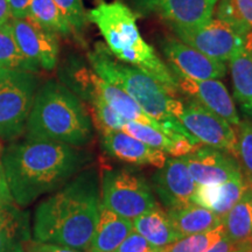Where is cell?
Wrapping results in <instances>:
<instances>
[{"label": "cell", "instance_id": "obj_34", "mask_svg": "<svg viewBox=\"0 0 252 252\" xmlns=\"http://www.w3.org/2000/svg\"><path fill=\"white\" fill-rule=\"evenodd\" d=\"M12 204H14V201L11 191H9L1 162H0V210L12 206Z\"/></svg>", "mask_w": 252, "mask_h": 252}, {"label": "cell", "instance_id": "obj_28", "mask_svg": "<svg viewBox=\"0 0 252 252\" xmlns=\"http://www.w3.org/2000/svg\"><path fill=\"white\" fill-rule=\"evenodd\" d=\"M0 69L39 71V69L32 64L19 49L11 28V21L0 24Z\"/></svg>", "mask_w": 252, "mask_h": 252}, {"label": "cell", "instance_id": "obj_40", "mask_svg": "<svg viewBox=\"0 0 252 252\" xmlns=\"http://www.w3.org/2000/svg\"><path fill=\"white\" fill-rule=\"evenodd\" d=\"M247 182L250 189V195H251V206H252V176H247Z\"/></svg>", "mask_w": 252, "mask_h": 252}, {"label": "cell", "instance_id": "obj_11", "mask_svg": "<svg viewBox=\"0 0 252 252\" xmlns=\"http://www.w3.org/2000/svg\"><path fill=\"white\" fill-rule=\"evenodd\" d=\"M11 28L19 49L32 64L39 70H53L55 68L60 53L55 33L40 26L30 15L12 18Z\"/></svg>", "mask_w": 252, "mask_h": 252}, {"label": "cell", "instance_id": "obj_30", "mask_svg": "<svg viewBox=\"0 0 252 252\" xmlns=\"http://www.w3.org/2000/svg\"><path fill=\"white\" fill-rule=\"evenodd\" d=\"M237 159L247 176H252V122L243 121L237 126Z\"/></svg>", "mask_w": 252, "mask_h": 252}, {"label": "cell", "instance_id": "obj_22", "mask_svg": "<svg viewBox=\"0 0 252 252\" xmlns=\"http://www.w3.org/2000/svg\"><path fill=\"white\" fill-rule=\"evenodd\" d=\"M30 241L28 214L15 203L0 210V252H26Z\"/></svg>", "mask_w": 252, "mask_h": 252}, {"label": "cell", "instance_id": "obj_16", "mask_svg": "<svg viewBox=\"0 0 252 252\" xmlns=\"http://www.w3.org/2000/svg\"><path fill=\"white\" fill-rule=\"evenodd\" d=\"M103 150L110 157L131 165H150L161 168L167 156L124 131H108L102 133Z\"/></svg>", "mask_w": 252, "mask_h": 252}, {"label": "cell", "instance_id": "obj_27", "mask_svg": "<svg viewBox=\"0 0 252 252\" xmlns=\"http://www.w3.org/2000/svg\"><path fill=\"white\" fill-rule=\"evenodd\" d=\"M28 15L56 35L67 36L74 32L54 0H32Z\"/></svg>", "mask_w": 252, "mask_h": 252}, {"label": "cell", "instance_id": "obj_33", "mask_svg": "<svg viewBox=\"0 0 252 252\" xmlns=\"http://www.w3.org/2000/svg\"><path fill=\"white\" fill-rule=\"evenodd\" d=\"M26 252H84L80 250H75L61 245L40 243V242H28L26 244Z\"/></svg>", "mask_w": 252, "mask_h": 252}, {"label": "cell", "instance_id": "obj_19", "mask_svg": "<svg viewBox=\"0 0 252 252\" xmlns=\"http://www.w3.org/2000/svg\"><path fill=\"white\" fill-rule=\"evenodd\" d=\"M122 131L153 149L162 151L166 154H171L173 158L184 157L201 146V144L196 140L188 139L182 135L172 137L152 126L134 122H126Z\"/></svg>", "mask_w": 252, "mask_h": 252}, {"label": "cell", "instance_id": "obj_39", "mask_svg": "<svg viewBox=\"0 0 252 252\" xmlns=\"http://www.w3.org/2000/svg\"><path fill=\"white\" fill-rule=\"evenodd\" d=\"M234 252H252V245H238Z\"/></svg>", "mask_w": 252, "mask_h": 252}, {"label": "cell", "instance_id": "obj_12", "mask_svg": "<svg viewBox=\"0 0 252 252\" xmlns=\"http://www.w3.org/2000/svg\"><path fill=\"white\" fill-rule=\"evenodd\" d=\"M160 47L168 61V67L175 74L191 80H220L225 76L224 62L204 55L178 37H165Z\"/></svg>", "mask_w": 252, "mask_h": 252}, {"label": "cell", "instance_id": "obj_21", "mask_svg": "<svg viewBox=\"0 0 252 252\" xmlns=\"http://www.w3.org/2000/svg\"><path fill=\"white\" fill-rule=\"evenodd\" d=\"M133 230L146 239L152 247L165 249L181 238L161 208L150 210L132 220Z\"/></svg>", "mask_w": 252, "mask_h": 252}, {"label": "cell", "instance_id": "obj_5", "mask_svg": "<svg viewBox=\"0 0 252 252\" xmlns=\"http://www.w3.org/2000/svg\"><path fill=\"white\" fill-rule=\"evenodd\" d=\"M26 139L52 140L81 147L93 138V123L76 94L48 81L36 91L26 124Z\"/></svg>", "mask_w": 252, "mask_h": 252}, {"label": "cell", "instance_id": "obj_36", "mask_svg": "<svg viewBox=\"0 0 252 252\" xmlns=\"http://www.w3.org/2000/svg\"><path fill=\"white\" fill-rule=\"evenodd\" d=\"M237 248L238 245L231 243V242L224 236V237L220 239L215 245H213V247L206 252H234Z\"/></svg>", "mask_w": 252, "mask_h": 252}, {"label": "cell", "instance_id": "obj_24", "mask_svg": "<svg viewBox=\"0 0 252 252\" xmlns=\"http://www.w3.org/2000/svg\"><path fill=\"white\" fill-rule=\"evenodd\" d=\"M222 225L225 237L231 243L252 245V206L248 182L241 200L222 219Z\"/></svg>", "mask_w": 252, "mask_h": 252}, {"label": "cell", "instance_id": "obj_35", "mask_svg": "<svg viewBox=\"0 0 252 252\" xmlns=\"http://www.w3.org/2000/svg\"><path fill=\"white\" fill-rule=\"evenodd\" d=\"M12 18H25L30 14L32 0H7Z\"/></svg>", "mask_w": 252, "mask_h": 252}, {"label": "cell", "instance_id": "obj_37", "mask_svg": "<svg viewBox=\"0 0 252 252\" xmlns=\"http://www.w3.org/2000/svg\"><path fill=\"white\" fill-rule=\"evenodd\" d=\"M12 19L7 0H0V24L9 23Z\"/></svg>", "mask_w": 252, "mask_h": 252}, {"label": "cell", "instance_id": "obj_42", "mask_svg": "<svg viewBox=\"0 0 252 252\" xmlns=\"http://www.w3.org/2000/svg\"><path fill=\"white\" fill-rule=\"evenodd\" d=\"M1 152H2V149H1V144H0V157H1Z\"/></svg>", "mask_w": 252, "mask_h": 252}, {"label": "cell", "instance_id": "obj_25", "mask_svg": "<svg viewBox=\"0 0 252 252\" xmlns=\"http://www.w3.org/2000/svg\"><path fill=\"white\" fill-rule=\"evenodd\" d=\"M229 70L236 100L241 105L252 102V39L229 60Z\"/></svg>", "mask_w": 252, "mask_h": 252}, {"label": "cell", "instance_id": "obj_4", "mask_svg": "<svg viewBox=\"0 0 252 252\" xmlns=\"http://www.w3.org/2000/svg\"><path fill=\"white\" fill-rule=\"evenodd\" d=\"M88 60L97 76L127 94L147 115L165 125L169 132L196 140L176 119L182 109V99L161 83L138 68L119 61L100 42L89 52Z\"/></svg>", "mask_w": 252, "mask_h": 252}, {"label": "cell", "instance_id": "obj_18", "mask_svg": "<svg viewBox=\"0 0 252 252\" xmlns=\"http://www.w3.org/2000/svg\"><path fill=\"white\" fill-rule=\"evenodd\" d=\"M94 86L97 93L100 94V97H102V98L105 100V102L108 103L119 116H122L125 121L152 126V127H156L158 130L165 132V133L172 135V137H180L181 135L169 132L166 128L165 125H162L161 123H159L154 118L151 117V116L147 115V113L145 112L127 94L124 93V91L121 89H118L117 87L108 83L106 81L102 80V78L97 76L96 74H94ZM182 137H184V135H182Z\"/></svg>", "mask_w": 252, "mask_h": 252}, {"label": "cell", "instance_id": "obj_15", "mask_svg": "<svg viewBox=\"0 0 252 252\" xmlns=\"http://www.w3.org/2000/svg\"><path fill=\"white\" fill-rule=\"evenodd\" d=\"M175 76L179 93L181 91L190 99L196 100L234 127L239 125L241 118L236 110L234 98L220 80H191L180 74H175Z\"/></svg>", "mask_w": 252, "mask_h": 252}, {"label": "cell", "instance_id": "obj_9", "mask_svg": "<svg viewBox=\"0 0 252 252\" xmlns=\"http://www.w3.org/2000/svg\"><path fill=\"white\" fill-rule=\"evenodd\" d=\"M171 30L186 45L224 63L243 49L249 41L248 37L217 18H212L201 26H171Z\"/></svg>", "mask_w": 252, "mask_h": 252}, {"label": "cell", "instance_id": "obj_6", "mask_svg": "<svg viewBox=\"0 0 252 252\" xmlns=\"http://www.w3.org/2000/svg\"><path fill=\"white\" fill-rule=\"evenodd\" d=\"M100 206L130 220L159 207L147 181L126 168L104 173L100 182Z\"/></svg>", "mask_w": 252, "mask_h": 252}, {"label": "cell", "instance_id": "obj_13", "mask_svg": "<svg viewBox=\"0 0 252 252\" xmlns=\"http://www.w3.org/2000/svg\"><path fill=\"white\" fill-rule=\"evenodd\" d=\"M154 191L166 209H175L191 203L197 184L189 173L182 157L167 159L152 178Z\"/></svg>", "mask_w": 252, "mask_h": 252}, {"label": "cell", "instance_id": "obj_8", "mask_svg": "<svg viewBox=\"0 0 252 252\" xmlns=\"http://www.w3.org/2000/svg\"><path fill=\"white\" fill-rule=\"evenodd\" d=\"M178 122L201 145L223 151L237 159V137L234 126L194 99L182 100Z\"/></svg>", "mask_w": 252, "mask_h": 252}, {"label": "cell", "instance_id": "obj_32", "mask_svg": "<svg viewBox=\"0 0 252 252\" xmlns=\"http://www.w3.org/2000/svg\"><path fill=\"white\" fill-rule=\"evenodd\" d=\"M157 250H159V249L152 247L138 232L132 231L112 252H154Z\"/></svg>", "mask_w": 252, "mask_h": 252}, {"label": "cell", "instance_id": "obj_29", "mask_svg": "<svg viewBox=\"0 0 252 252\" xmlns=\"http://www.w3.org/2000/svg\"><path fill=\"white\" fill-rule=\"evenodd\" d=\"M224 236V228L220 224L215 229L202 234H195L180 238L175 243L167 247L166 252H206Z\"/></svg>", "mask_w": 252, "mask_h": 252}, {"label": "cell", "instance_id": "obj_14", "mask_svg": "<svg viewBox=\"0 0 252 252\" xmlns=\"http://www.w3.org/2000/svg\"><path fill=\"white\" fill-rule=\"evenodd\" d=\"M182 159L198 186L222 184L242 172L238 159L204 145L186 154Z\"/></svg>", "mask_w": 252, "mask_h": 252}, {"label": "cell", "instance_id": "obj_38", "mask_svg": "<svg viewBox=\"0 0 252 252\" xmlns=\"http://www.w3.org/2000/svg\"><path fill=\"white\" fill-rule=\"evenodd\" d=\"M242 110H243L245 115H248L252 119V102L245 104V105H242Z\"/></svg>", "mask_w": 252, "mask_h": 252}, {"label": "cell", "instance_id": "obj_23", "mask_svg": "<svg viewBox=\"0 0 252 252\" xmlns=\"http://www.w3.org/2000/svg\"><path fill=\"white\" fill-rule=\"evenodd\" d=\"M166 214L181 238L202 234L222 224L220 216L194 203L175 209H166Z\"/></svg>", "mask_w": 252, "mask_h": 252}, {"label": "cell", "instance_id": "obj_20", "mask_svg": "<svg viewBox=\"0 0 252 252\" xmlns=\"http://www.w3.org/2000/svg\"><path fill=\"white\" fill-rule=\"evenodd\" d=\"M133 230L132 220L100 206L99 220L88 252H112Z\"/></svg>", "mask_w": 252, "mask_h": 252}, {"label": "cell", "instance_id": "obj_26", "mask_svg": "<svg viewBox=\"0 0 252 252\" xmlns=\"http://www.w3.org/2000/svg\"><path fill=\"white\" fill-rule=\"evenodd\" d=\"M216 18L252 39V0H219Z\"/></svg>", "mask_w": 252, "mask_h": 252}, {"label": "cell", "instance_id": "obj_31", "mask_svg": "<svg viewBox=\"0 0 252 252\" xmlns=\"http://www.w3.org/2000/svg\"><path fill=\"white\" fill-rule=\"evenodd\" d=\"M56 6L67 19L72 31L82 33L88 23V12L82 0H54Z\"/></svg>", "mask_w": 252, "mask_h": 252}, {"label": "cell", "instance_id": "obj_2", "mask_svg": "<svg viewBox=\"0 0 252 252\" xmlns=\"http://www.w3.org/2000/svg\"><path fill=\"white\" fill-rule=\"evenodd\" d=\"M99 213L98 174L94 168L86 169L36 207L34 239L40 243L88 251Z\"/></svg>", "mask_w": 252, "mask_h": 252}, {"label": "cell", "instance_id": "obj_7", "mask_svg": "<svg viewBox=\"0 0 252 252\" xmlns=\"http://www.w3.org/2000/svg\"><path fill=\"white\" fill-rule=\"evenodd\" d=\"M36 91L35 72L0 69V138L13 140L25 131Z\"/></svg>", "mask_w": 252, "mask_h": 252}, {"label": "cell", "instance_id": "obj_17", "mask_svg": "<svg viewBox=\"0 0 252 252\" xmlns=\"http://www.w3.org/2000/svg\"><path fill=\"white\" fill-rule=\"evenodd\" d=\"M245 188H247V180L243 172H241L222 184L197 185L191 196V203L206 208L223 219L229 213V210L241 200Z\"/></svg>", "mask_w": 252, "mask_h": 252}, {"label": "cell", "instance_id": "obj_10", "mask_svg": "<svg viewBox=\"0 0 252 252\" xmlns=\"http://www.w3.org/2000/svg\"><path fill=\"white\" fill-rule=\"evenodd\" d=\"M140 14L157 17L169 27H196L214 18L219 0H130Z\"/></svg>", "mask_w": 252, "mask_h": 252}, {"label": "cell", "instance_id": "obj_3", "mask_svg": "<svg viewBox=\"0 0 252 252\" xmlns=\"http://www.w3.org/2000/svg\"><path fill=\"white\" fill-rule=\"evenodd\" d=\"M88 20L96 25L116 59L152 76L172 94H179L175 74L145 41L127 5L118 0L103 1L88 12Z\"/></svg>", "mask_w": 252, "mask_h": 252}, {"label": "cell", "instance_id": "obj_1", "mask_svg": "<svg viewBox=\"0 0 252 252\" xmlns=\"http://www.w3.org/2000/svg\"><path fill=\"white\" fill-rule=\"evenodd\" d=\"M88 161L76 147L37 139L8 145L0 157L9 191L20 207L64 186Z\"/></svg>", "mask_w": 252, "mask_h": 252}, {"label": "cell", "instance_id": "obj_41", "mask_svg": "<svg viewBox=\"0 0 252 252\" xmlns=\"http://www.w3.org/2000/svg\"><path fill=\"white\" fill-rule=\"evenodd\" d=\"M154 252H166V248L165 249H159V250L154 251Z\"/></svg>", "mask_w": 252, "mask_h": 252}]
</instances>
